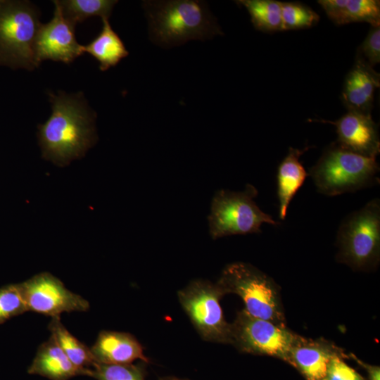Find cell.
Listing matches in <instances>:
<instances>
[{
	"instance_id": "cell-1",
	"label": "cell",
	"mask_w": 380,
	"mask_h": 380,
	"mask_svg": "<svg viewBox=\"0 0 380 380\" xmlns=\"http://www.w3.org/2000/svg\"><path fill=\"white\" fill-rule=\"evenodd\" d=\"M50 101L52 113L39 126V143L45 159L63 166L83 156L95 143V115L81 97L50 94Z\"/></svg>"
},
{
	"instance_id": "cell-2",
	"label": "cell",
	"mask_w": 380,
	"mask_h": 380,
	"mask_svg": "<svg viewBox=\"0 0 380 380\" xmlns=\"http://www.w3.org/2000/svg\"><path fill=\"white\" fill-rule=\"evenodd\" d=\"M150 39L169 49L189 40H205L223 32L205 1H146L143 3Z\"/></svg>"
},
{
	"instance_id": "cell-3",
	"label": "cell",
	"mask_w": 380,
	"mask_h": 380,
	"mask_svg": "<svg viewBox=\"0 0 380 380\" xmlns=\"http://www.w3.org/2000/svg\"><path fill=\"white\" fill-rule=\"evenodd\" d=\"M376 157L364 156L331 144L310 169L317 190L326 196H336L372 186L379 181Z\"/></svg>"
},
{
	"instance_id": "cell-4",
	"label": "cell",
	"mask_w": 380,
	"mask_h": 380,
	"mask_svg": "<svg viewBox=\"0 0 380 380\" xmlns=\"http://www.w3.org/2000/svg\"><path fill=\"white\" fill-rule=\"evenodd\" d=\"M224 295L234 293L251 316L286 327L284 308L276 283L254 266L237 262L223 270L216 282Z\"/></svg>"
},
{
	"instance_id": "cell-5",
	"label": "cell",
	"mask_w": 380,
	"mask_h": 380,
	"mask_svg": "<svg viewBox=\"0 0 380 380\" xmlns=\"http://www.w3.org/2000/svg\"><path fill=\"white\" fill-rule=\"evenodd\" d=\"M41 24L37 9L29 1L0 4V65L32 70L39 65L35 43Z\"/></svg>"
},
{
	"instance_id": "cell-6",
	"label": "cell",
	"mask_w": 380,
	"mask_h": 380,
	"mask_svg": "<svg viewBox=\"0 0 380 380\" xmlns=\"http://www.w3.org/2000/svg\"><path fill=\"white\" fill-rule=\"evenodd\" d=\"M337 259L353 269L367 270L379 262L380 254V201H369L346 216L337 233Z\"/></svg>"
},
{
	"instance_id": "cell-7",
	"label": "cell",
	"mask_w": 380,
	"mask_h": 380,
	"mask_svg": "<svg viewBox=\"0 0 380 380\" xmlns=\"http://www.w3.org/2000/svg\"><path fill=\"white\" fill-rule=\"evenodd\" d=\"M257 195L258 190L251 184L243 191H218L213 198L208 217L212 238L258 233L263 223L280 224L260 209L254 201Z\"/></svg>"
},
{
	"instance_id": "cell-8",
	"label": "cell",
	"mask_w": 380,
	"mask_h": 380,
	"mask_svg": "<svg viewBox=\"0 0 380 380\" xmlns=\"http://www.w3.org/2000/svg\"><path fill=\"white\" fill-rule=\"evenodd\" d=\"M177 295L183 310L203 340L230 344L231 325L220 305L224 293L217 283L196 279Z\"/></svg>"
},
{
	"instance_id": "cell-9",
	"label": "cell",
	"mask_w": 380,
	"mask_h": 380,
	"mask_svg": "<svg viewBox=\"0 0 380 380\" xmlns=\"http://www.w3.org/2000/svg\"><path fill=\"white\" fill-rule=\"evenodd\" d=\"M230 325V344L241 352L272 356L286 362L300 338L286 327L251 316L243 309Z\"/></svg>"
},
{
	"instance_id": "cell-10",
	"label": "cell",
	"mask_w": 380,
	"mask_h": 380,
	"mask_svg": "<svg viewBox=\"0 0 380 380\" xmlns=\"http://www.w3.org/2000/svg\"><path fill=\"white\" fill-rule=\"evenodd\" d=\"M19 285L27 311L54 317L63 312L89 309L85 298L68 289L59 279L49 272L36 274Z\"/></svg>"
},
{
	"instance_id": "cell-11",
	"label": "cell",
	"mask_w": 380,
	"mask_h": 380,
	"mask_svg": "<svg viewBox=\"0 0 380 380\" xmlns=\"http://www.w3.org/2000/svg\"><path fill=\"white\" fill-rule=\"evenodd\" d=\"M54 5L53 18L41 25L37 34L35 56L39 65L44 60L70 63L84 53V46L76 40L75 25L63 16L55 1Z\"/></svg>"
},
{
	"instance_id": "cell-12",
	"label": "cell",
	"mask_w": 380,
	"mask_h": 380,
	"mask_svg": "<svg viewBox=\"0 0 380 380\" xmlns=\"http://www.w3.org/2000/svg\"><path fill=\"white\" fill-rule=\"evenodd\" d=\"M336 127L337 144L355 153L376 157L380 151L378 129L370 113L348 112L334 122L326 121Z\"/></svg>"
},
{
	"instance_id": "cell-13",
	"label": "cell",
	"mask_w": 380,
	"mask_h": 380,
	"mask_svg": "<svg viewBox=\"0 0 380 380\" xmlns=\"http://www.w3.org/2000/svg\"><path fill=\"white\" fill-rule=\"evenodd\" d=\"M336 357L343 358L346 354L334 343L300 336L290 352L288 363L296 367L307 380H325L329 365Z\"/></svg>"
},
{
	"instance_id": "cell-14",
	"label": "cell",
	"mask_w": 380,
	"mask_h": 380,
	"mask_svg": "<svg viewBox=\"0 0 380 380\" xmlns=\"http://www.w3.org/2000/svg\"><path fill=\"white\" fill-rule=\"evenodd\" d=\"M90 349L96 363L127 365L137 360L149 362L141 343L126 332L102 331Z\"/></svg>"
},
{
	"instance_id": "cell-15",
	"label": "cell",
	"mask_w": 380,
	"mask_h": 380,
	"mask_svg": "<svg viewBox=\"0 0 380 380\" xmlns=\"http://www.w3.org/2000/svg\"><path fill=\"white\" fill-rule=\"evenodd\" d=\"M379 75L362 58L357 60L344 83L342 99L349 110L369 113Z\"/></svg>"
},
{
	"instance_id": "cell-16",
	"label": "cell",
	"mask_w": 380,
	"mask_h": 380,
	"mask_svg": "<svg viewBox=\"0 0 380 380\" xmlns=\"http://www.w3.org/2000/svg\"><path fill=\"white\" fill-rule=\"evenodd\" d=\"M27 372L50 380H68L81 375L89 376L88 372L73 365L52 336L38 348Z\"/></svg>"
},
{
	"instance_id": "cell-17",
	"label": "cell",
	"mask_w": 380,
	"mask_h": 380,
	"mask_svg": "<svg viewBox=\"0 0 380 380\" xmlns=\"http://www.w3.org/2000/svg\"><path fill=\"white\" fill-rule=\"evenodd\" d=\"M327 16L336 25L366 22L380 25V1L377 0H319Z\"/></svg>"
},
{
	"instance_id": "cell-18",
	"label": "cell",
	"mask_w": 380,
	"mask_h": 380,
	"mask_svg": "<svg viewBox=\"0 0 380 380\" xmlns=\"http://www.w3.org/2000/svg\"><path fill=\"white\" fill-rule=\"evenodd\" d=\"M308 148H290L280 163L277 170V194L279 202V215L284 220L292 198L303 184L308 175L300 162V156Z\"/></svg>"
},
{
	"instance_id": "cell-19",
	"label": "cell",
	"mask_w": 380,
	"mask_h": 380,
	"mask_svg": "<svg viewBox=\"0 0 380 380\" xmlns=\"http://www.w3.org/2000/svg\"><path fill=\"white\" fill-rule=\"evenodd\" d=\"M101 32L89 44L84 46V52L93 56L99 63V69L106 71L117 65L129 55L119 35L113 30L108 18H102Z\"/></svg>"
},
{
	"instance_id": "cell-20",
	"label": "cell",
	"mask_w": 380,
	"mask_h": 380,
	"mask_svg": "<svg viewBox=\"0 0 380 380\" xmlns=\"http://www.w3.org/2000/svg\"><path fill=\"white\" fill-rule=\"evenodd\" d=\"M51 336L77 368L92 376V368L96 363L90 348L73 336L61 322L60 317H51L48 325Z\"/></svg>"
},
{
	"instance_id": "cell-21",
	"label": "cell",
	"mask_w": 380,
	"mask_h": 380,
	"mask_svg": "<svg viewBox=\"0 0 380 380\" xmlns=\"http://www.w3.org/2000/svg\"><path fill=\"white\" fill-rule=\"evenodd\" d=\"M248 11L254 27L263 32L282 30L281 3L274 0H239Z\"/></svg>"
},
{
	"instance_id": "cell-22",
	"label": "cell",
	"mask_w": 380,
	"mask_h": 380,
	"mask_svg": "<svg viewBox=\"0 0 380 380\" xmlns=\"http://www.w3.org/2000/svg\"><path fill=\"white\" fill-rule=\"evenodd\" d=\"M54 1L60 7L63 16L75 25L92 16L108 18L114 6L118 2L115 0H63Z\"/></svg>"
},
{
	"instance_id": "cell-23",
	"label": "cell",
	"mask_w": 380,
	"mask_h": 380,
	"mask_svg": "<svg viewBox=\"0 0 380 380\" xmlns=\"http://www.w3.org/2000/svg\"><path fill=\"white\" fill-rule=\"evenodd\" d=\"M146 362L137 365H106L96 363L91 377L97 380H145Z\"/></svg>"
},
{
	"instance_id": "cell-24",
	"label": "cell",
	"mask_w": 380,
	"mask_h": 380,
	"mask_svg": "<svg viewBox=\"0 0 380 380\" xmlns=\"http://www.w3.org/2000/svg\"><path fill=\"white\" fill-rule=\"evenodd\" d=\"M319 18L317 13L300 3H281L282 30L310 27Z\"/></svg>"
},
{
	"instance_id": "cell-25",
	"label": "cell",
	"mask_w": 380,
	"mask_h": 380,
	"mask_svg": "<svg viewBox=\"0 0 380 380\" xmlns=\"http://www.w3.org/2000/svg\"><path fill=\"white\" fill-rule=\"evenodd\" d=\"M27 311L19 284L0 289V323Z\"/></svg>"
},
{
	"instance_id": "cell-26",
	"label": "cell",
	"mask_w": 380,
	"mask_h": 380,
	"mask_svg": "<svg viewBox=\"0 0 380 380\" xmlns=\"http://www.w3.org/2000/svg\"><path fill=\"white\" fill-rule=\"evenodd\" d=\"M367 63L372 66L380 61V27H372L360 47Z\"/></svg>"
},
{
	"instance_id": "cell-27",
	"label": "cell",
	"mask_w": 380,
	"mask_h": 380,
	"mask_svg": "<svg viewBox=\"0 0 380 380\" xmlns=\"http://www.w3.org/2000/svg\"><path fill=\"white\" fill-rule=\"evenodd\" d=\"M325 380H365L355 369L348 366L343 357L333 358L329 365Z\"/></svg>"
},
{
	"instance_id": "cell-28",
	"label": "cell",
	"mask_w": 380,
	"mask_h": 380,
	"mask_svg": "<svg viewBox=\"0 0 380 380\" xmlns=\"http://www.w3.org/2000/svg\"><path fill=\"white\" fill-rule=\"evenodd\" d=\"M352 357L367 371L370 380H380L379 367L367 365L353 355H352Z\"/></svg>"
},
{
	"instance_id": "cell-29",
	"label": "cell",
	"mask_w": 380,
	"mask_h": 380,
	"mask_svg": "<svg viewBox=\"0 0 380 380\" xmlns=\"http://www.w3.org/2000/svg\"><path fill=\"white\" fill-rule=\"evenodd\" d=\"M158 380H189L186 379H181L176 376H169L160 378Z\"/></svg>"
},
{
	"instance_id": "cell-30",
	"label": "cell",
	"mask_w": 380,
	"mask_h": 380,
	"mask_svg": "<svg viewBox=\"0 0 380 380\" xmlns=\"http://www.w3.org/2000/svg\"><path fill=\"white\" fill-rule=\"evenodd\" d=\"M1 2H2V0H0V4H1Z\"/></svg>"
}]
</instances>
